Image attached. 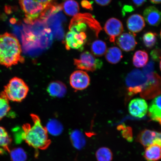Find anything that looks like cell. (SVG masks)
Instances as JSON below:
<instances>
[{"mask_svg":"<svg viewBox=\"0 0 161 161\" xmlns=\"http://www.w3.org/2000/svg\"><path fill=\"white\" fill-rule=\"evenodd\" d=\"M10 108L8 100L3 96H0V120L7 115Z\"/></svg>","mask_w":161,"mask_h":161,"instance_id":"27","label":"cell"},{"mask_svg":"<svg viewBox=\"0 0 161 161\" xmlns=\"http://www.w3.org/2000/svg\"><path fill=\"white\" fill-rule=\"evenodd\" d=\"M81 4L82 7L86 9L90 10L93 9L92 3L87 0H83L82 1Z\"/></svg>","mask_w":161,"mask_h":161,"instance_id":"30","label":"cell"},{"mask_svg":"<svg viewBox=\"0 0 161 161\" xmlns=\"http://www.w3.org/2000/svg\"><path fill=\"white\" fill-rule=\"evenodd\" d=\"M104 30L109 36L110 42L114 43L116 37L121 35L124 28L121 21L116 18H112L106 21Z\"/></svg>","mask_w":161,"mask_h":161,"instance_id":"8","label":"cell"},{"mask_svg":"<svg viewBox=\"0 0 161 161\" xmlns=\"http://www.w3.org/2000/svg\"><path fill=\"white\" fill-rule=\"evenodd\" d=\"M161 96L154 98L148 108V114L153 120L159 123L161 119Z\"/></svg>","mask_w":161,"mask_h":161,"instance_id":"14","label":"cell"},{"mask_svg":"<svg viewBox=\"0 0 161 161\" xmlns=\"http://www.w3.org/2000/svg\"><path fill=\"white\" fill-rule=\"evenodd\" d=\"M31 116L33 123L24 125L21 138L34 148L45 149L50 143L47 130L42 125L39 116L34 114H31Z\"/></svg>","mask_w":161,"mask_h":161,"instance_id":"1","label":"cell"},{"mask_svg":"<svg viewBox=\"0 0 161 161\" xmlns=\"http://www.w3.org/2000/svg\"><path fill=\"white\" fill-rule=\"evenodd\" d=\"M136 36L131 33H122L118 38L117 44L120 49L124 51H132L137 44L135 38Z\"/></svg>","mask_w":161,"mask_h":161,"instance_id":"11","label":"cell"},{"mask_svg":"<svg viewBox=\"0 0 161 161\" xmlns=\"http://www.w3.org/2000/svg\"><path fill=\"white\" fill-rule=\"evenodd\" d=\"M72 143L77 149H80L85 146L86 141L84 135L79 130H75L71 132L70 136Z\"/></svg>","mask_w":161,"mask_h":161,"instance_id":"20","label":"cell"},{"mask_svg":"<svg viewBox=\"0 0 161 161\" xmlns=\"http://www.w3.org/2000/svg\"><path fill=\"white\" fill-rule=\"evenodd\" d=\"M148 104L145 100L136 98L131 101L129 104L128 109L131 115L135 117H143L147 112Z\"/></svg>","mask_w":161,"mask_h":161,"instance_id":"9","label":"cell"},{"mask_svg":"<svg viewBox=\"0 0 161 161\" xmlns=\"http://www.w3.org/2000/svg\"><path fill=\"white\" fill-rule=\"evenodd\" d=\"M150 55L152 59L155 61H158L161 59V50L159 48L153 50L151 52Z\"/></svg>","mask_w":161,"mask_h":161,"instance_id":"29","label":"cell"},{"mask_svg":"<svg viewBox=\"0 0 161 161\" xmlns=\"http://www.w3.org/2000/svg\"><path fill=\"white\" fill-rule=\"evenodd\" d=\"M133 3L137 7H140L146 3V0H132Z\"/></svg>","mask_w":161,"mask_h":161,"instance_id":"32","label":"cell"},{"mask_svg":"<svg viewBox=\"0 0 161 161\" xmlns=\"http://www.w3.org/2000/svg\"><path fill=\"white\" fill-rule=\"evenodd\" d=\"M29 91V87L23 80L14 77L5 86L2 96L8 100L19 102L25 98Z\"/></svg>","mask_w":161,"mask_h":161,"instance_id":"3","label":"cell"},{"mask_svg":"<svg viewBox=\"0 0 161 161\" xmlns=\"http://www.w3.org/2000/svg\"><path fill=\"white\" fill-rule=\"evenodd\" d=\"M50 95L54 97H62L65 95L66 92L65 84L59 81L51 82L47 88Z\"/></svg>","mask_w":161,"mask_h":161,"instance_id":"16","label":"cell"},{"mask_svg":"<svg viewBox=\"0 0 161 161\" xmlns=\"http://www.w3.org/2000/svg\"><path fill=\"white\" fill-rule=\"evenodd\" d=\"M113 153L109 148L103 147L97 151L96 156L98 161H111Z\"/></svg>","mask_w":161,"mask_h":161,"instance_id":"24","label":"cell"},{"mask_svg":"<svg viewBox=\"0 0 161 161\" xmlns=\"http://www.w3.org/2000/svg\"><path fill=\"white\" fill-rule=\"evenodd\" d=\"M10 156L12 161H25L27 160V154L21 148L12 150L10 153Z\"/></svg>","mask_w":161,"mask_h":161,"instance_id":"26","label":"cell"},{"mask_svg":"<svg viewBox=\"0 0 161 161\" xmlns=\"http://www.w3.org/2000/svg\"><path fill=\"white\" fill-rule=\"evenodd\" d=\"M157 34L152 32H147L143 36L142 39L145 46L147 48L154 47L157 41Z\"/></svg>","mask_w":161,"mask_h":161,"instance_id":"25","label":"cell"},{"mask_svg":"<svg viewBox=\"0 0 161 161\" xmlns=\"http://www.w3.org/2000/svg\"><path fill=\"white\" fill-rule=\"evenodd\" d=\"M46 128L47 132L55 136L59 135L63 130V126L61 124L55 119L50 120Z\"/></svg>","mask_w":161,"mask_h":161,"instance_id":"23","label":"cell"},{"mask_svg":"<svg viewBox=\"0 0 161 161\" xmlns=\"http://www.w3.org/2000/svg\"><path fill=\"white\" fill-rule=\"evenodd\" d=\"M150 1L153 3L158 4L160 3L161 0H150Z\"/></svg>","mask_w":161,"mask_h":161,"instance_id":"33","label":"cell"},{"mask_svg":"<svg viewBox=\"0 0 161 161\" xmlns=\"http://www.w3.org/2000/svg\"><path fill=\"white\" fill-rule=\"evenodd\" d=\"M143 17L144 20L151 25L157 26L160 23V12L154 6H150L144 10Z\"/></svg>","mask_w":161,"mask_h":161,"instance_id":"13","label":"cell"},{"mask_svg":"<svg viewBox=\"0 0 161 161\" xmlns=\"http://www.w3.org/2000/svg\"><path fill=\"white\" fill-rule=\"evenodd\" d=\"M74 64L78 69L91 72L99 69L103 66L101 60L87 51L82 53L78 59H74Z\"/></svg>","mask_w":161,"mask_h":161,"instance_id":"4","label":"cell"},{"mask_svg":"<svg viewBox=\"0 0 161 161\" xmlns=\"http://www.w3.org/2000/svg\"><path fill=\"white\" fill-rule=\"evenodd\" d=\"M161 143H155L147 147L144 154L147 161H158L161 158Z\"/></svg>","mask_w":161,"mask_h":161,"instance_id":"15","label":"cell"},{"mask_svg":"<svg viewBox=\"0 0 161 161\" xmlns=\"http://www.w3.org/2000/svg\"><path fill=\"white\" fill-rule=\"evenodd\" d=\"M98 5L101 6H106L109 5L112 0H94Z\"/></svg>","mask_w":161,"mask_h":161,"instance_id":"31","label":"cell"},{"mask_svg":"<svg viewBox=\"0 0 161 161\" xmlns=\"http://www.w3.org/2000/svg\"><path fill=\"white\" fill-rule=\"evenodd\" d=\"M89 75L85 71L78 70L72 73L70 77V83L72 87L76 90L86 89L90 85Z\"/></svg>","mask_w":161,"mask_h":161,"instance_id":"7","label":"cell"},{"mask_svg":"<svg viewBox=\"0 0 161 161\" xmlns=\"http://www.w3.org/2000/svg\"><path fill=\"white\" fill-rule=\"evenodd\" d=\"M127 27L132 34H135L142 31L145 26L143 17L138 14L132 15L128 18L126 22Z\"/></svg>","mask_w":161,"mask_h":161,"instance_id":"12","label":"cell"},{"mask_svg":"<svg viewBox=\"0 0 161 161\" xmlns=\"http://www.w3.org/2000/svg\"><path fill=\"white\" fill-rule=\"evenodd\" d=\"M87 36L85 32H77L70 31L66 34L65 37L66 49H76L82 51L86 42Z\"/></svg>","mask_w":161,"mask_h":161,"instance_id":"6","label":"cell"},{"mask_svg":"<svg viewBox=\"0 0 161 161\" xmlns=\"http://www.w3.org/2000/svg\"><path fill=\"white\" fill-rule=\"evenodd\" d=\"M62 7L66 14L70 16H75L79 12V5L75 0H66Z\"/></svg>","mask_w":161,"mask_h":161,"instance_id":"19","label":"cell"},{"mask_svg":"<svg viewBox=\"0 0 161 161\" xmlns=\"http://www.w3.org/2000/svg\"><path fill=\"white\" fill-rule=\"evenodd\" d=\"M34 3L46 9L53 3L55 0H31Z\"/></svg>","mask_w":161,"mask_h":161,"instance_id":"28","label":"cell"},{"mask_svg":"<svg viewBox=\"0 0 161 161\" xmlns=\"http://www.w3.org/2000/svg\"><path fill=\"white\" fill-rule=\"evenodd\" d=\"M12 140L7 131L0 126V149L3 151H9V146Z\"/></svg>","mask_w":161,"mask_h":161,"instance_id":"22","label":"cell"},{"mask_svg":"<svg viewBox=\"0 0 161 161\" xmlns=\"http://www.w3.org/2000/svg\"><path fill=\"white\" fill-rule=\"evenodd\" d=\"M19 40L13 34L0 35V65L7 68L24 61Z\"/></svg>","mask_w":161,"mask_h":161,"instance_id":"2","label":"cell"},{"mask_svg":"<svg viewBox=\"0 0 161 161\" xmlns=\"http://www.w3.org/2000/svg\"><path fill=\"white\" fill-rule=\"evenodd\" d=\"M91 49L92 55L97 57H101L105 55L107 47L105 42L98 40L92 43Z\"/></svg>","mask_w":161,"mask_h":161,"instance_id":"21","label":"cell"},{"mask_svg":"<svg viewBox=\"0 0 161 161\" xmlns=\"http://www.w3.org/2000/svg\"><path fill=\"white\" fill-rule=\"evenodd\" d=\"M148 56L146 51L138 50L133 57L132 62L136 67L140 68L145 66L148 62Z\"/></svg>","mask_w":161,"mask_h":161,"instance_id":"18","label":"cell"},{"mask_svg":"<svg viewBox=\"0 0 161 161\" xmlns=\"http://www.w3.org/2000/svg\"><path fill=\"white\" fill-rule=\"evenodd\" d=\"M123 58L122 51L119 48L113 47L108 48L105 53V58L107 61L112 64H118Z\"/></svg>","mask_w":161,"mask_h":161,"instance_id":"17","label":"cell"},{"mask_svg":"<svg viewBox=\"0 0 161 161\" xmlns=\"http://www.w3.org/2000/svg\"><path fill=\"white\" fill-rule=\"evenodd\" d=\"M126 85L129 86L131 93L140 92L143 86L146 85L148 80L146 76L139 69L133 70L127 76L126 79Z\"/></svg>","mask_w":161,"mask_h":161,"instance_id":"5","label":"cell"},{"mask_svg":"<svg viewBox=\"0 0 161 161\" xmlns=\"http://www.w3.org/2000/svg\"><path fill=\"white\" fill-rule=\"evenodd\" d=\"M161 137L160 132L145 130L138 135L136 140L146 148L155 143H161Z\"/></svg>","mask_w":161,"mask_h":161,"instance_id":"10","label":"cell"}]
</instances>
